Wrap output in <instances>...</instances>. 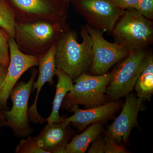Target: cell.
<instances>
[{
	"mask_svg": "<svg viewBox=\"0 0 153 153\" xmlns=\"http://www.w3.org/2000/svg\"><path fill=\"white\" fill-rule=\"evenodd\" d=\"M10 63L2 87L0 90V106H7L8 99L22 74L34 66H38L40 57L25 54L19 49L13 37L9 39Z\"/></svg>",
	"mask_w": 153,
	"mask_h": 153,
	"instance_id": "obj_10",
	"label": "cell"
},
{
	"mask_svg": "<svg viewBox=\"0 0 153 153\" xmlns=\"http://www.w3.org/2000/svg\"><path fill=\"white\" fill-rule=\"evenodd\" d=\"M115 4L123 10L128 9H136L139 0H111Z\"/></svg>",
	"mask_w": 153,
	"mask_h": 153,
	"instance_id": "obj_24",
	"label": "cell"
},
{
	"mask_svg": "<svg viewBox=\"0 0 153 153\" xmlns=\"http://www.w3.org/2000/svg\"><path fill=\"white\" fill-rule=\"evenodd\" d=\"M69 29L66 22L41 21L17 23L13 38L23 53L41 57L57 44Z\"/></svg>",
	"mask_w": 153,
	"mask_h": 153,
	"instance_id": "obj_2",
	"label": "cell"
},
{
	"mask_svg": "<svg viewBox=\"0 0 153 153\" xmlns=\"http://www.w3.org/2000/svg\"><path fill=\"white\" fill-rule=\"evenodd\" d=\"M80 35L81 43L77 41L76 32L69 29L56 45V68L63 70L72 80L89 71L92 62V44L85 25L81 26Z\"/></svg>",
	"mask_w": 153,
	"mask_h": 153,
	"instance_id": "obj_1",
	"label": "cell"
},
{
	"mask_svg": "<svg viewBox=\"0 0 153 153\" xmlns=\"http://www.w3.org/2000/svg\"><path fill=\"white\" fill-rule=\"evenodd\" d=\"M104 153H127L128 151L123 145L118 144L111 137L105 135L104 137Z\"/></svg>",
	"mask_w": 153,
	"mask_h": 153,
	"instance_id": "obj_21",
	"label": "cell"
},
{
	"mask_svg": "<svg viewBox=\"0 0 153 153\" xmlns=\"http://www.w3.org/2000/svg\"><path fill=\"white\" fill-rule=\"evenodd\" d=\"M15 152L18 153H48L41 149L37 144L36 137H28L22 140L17 146Z\"/></svg>",
	"mask_w": 153,
	"mask_h": 153,
	"instance_id": "obj_19",
	"label": "cell"
},
{
	"mask_svg": "<svg viewBox=\"0 0 153 153\" xmlns=\"http://www.w3.org/2000/svg\"><path fill=\"white\" fill-rule=\"evenodd\" d=\"M152 52L147 48L131 50L111 72L106 94L113 101L132 91L137 79L145 68Z\"/></svg>",
	"mask_w": 153,
	"mask_h": 153,
	"instance_id": "obj_3",
	"label": "cell"
},
{
	"mask_svg": "<svg viewBox=\"0 0 153 153\" xmlns=\"http://www.w3.org/2000/svg\"><path fill=\"white\" fill-rule=\"evenodd\" d=\"M85 26L92 44V62L89 71L92 75L106 74L115 64L126 57L131 51L115 42L106 41L102 30L94 29L87 24Z\"/></svg>",
	"mask_w": 153,
	"mask_h": 153,
	"instance_id": "obj_6",
	"label": "cell"
},
{
	"mask_svg": "<svg viewBox=\"0 0 153 153\" xmlns=\"http://www.w3.org/2000/svg\"><path fill=\"white\" fill-rule=\"evenodd\" d=\"M102 131L100 122L89 125L84 131L76 135L68 143L64 153H85L91 143L100 136Z\"/></svg>",
	"mask_w": 153,
	"mask_h": 153,
	"instance_id": "obj_16",
	"label": "cell"
},
{
	"mask_svg": "<svg viewBox=\"0 0 153 153\" xmlns=\"http://www.w3.org/2000/svg\"><path fill=\"white\" fill-rule=\"evenodd\" d=\"M16 23L41 21L66 22L68 15L66 7L51 0H10Z\"/></svg>",
	"mask_w": 153,
	"mask_h": 153,
	"instance_id": "obj_8",
	"label": "cell"
},
{
	"mask_svg": "<svg viewBox=\"0 0 153 153\" xmlns=\"http://www.w3.org/2000/svg\"><path fill=\"white\" fill-rule=\"evenodd\" d=\"M111 33L115 43L128 50L147 48L153 42V23L135 9L125 10Z\"/></svg>",
	"mask_w": 153,
	"mask_h": 153,
	"instance_id": "obj_4",
	"label": "cell"
},
{
	"mask_svg": "<svg viewBox=\"0 0 153 153\" xmlns=\"http://www.w3.org/2000/svg\"><path fill=\"white\" fill-rule=\"evenodd\" d=\"M137 96L143 101H150L153 94V56L151 54L137 79L134 87Z\"/></svg>",
	"mask_w": 153,
	"mask_h": 153,
	"instance_id": "obj_17",
	"label": "cell"
},
{
	"mask_svg": "<svg viewBox=\"0 0 153 153\" xmlns=\"http://www.w3.org/2000/svg\"><path fill=\"white\" fill-rule=\"evenodd\" d=\"M88 153H104V137L99 136L91 144L87 150Z\"/></svg>",
	"mask_w": 153,
	"mask_h": 153,
	"instance_id": "obj_23",
	"label": "cell"
},
{
	"mask_svg": "<svg viewBox=\"0 0 153 153\" xmlns=\"http://www.w3.org/2000/svg\"><path fill=\"white\" fill-rule=\"evenodd\" d=\"M8 34L4 30L0 29V64L8 66L10 63Z\"/></svg>",
	"mask_w": 153,
	"mask_h": 153,
	"instance_id": "obj_20",
	"label": "cell"
},
{
	"mask_svg": "<svg viewBox=\"0 0 153 153\" xmlns=\"http://www.w3.org/2000/svg\"><path fill=\"white\" fill-rule=\"evenodd\" d=\"M0 120L2 121L4 120V116H3V114L1 112H0Z\"/></svg>",
	"mask_w": 153,
	"mask_h": 153,
	"instance_id": "obj_26",
	"label": "cell"
},
{
	"mask_svg": "<svg viewBox=\"0 0 153 153\" xmlns=\"http://www.w3.org/2000/svg\"><path fill=\"white\" fill-rule=\"evenodd\" d=\"M8 66L0 64V90L2 87L6 74L7 72Z\"/></svg>",
	"mask_w": 153,
	"mask_h": 153,
	"instance_id": "obj_25",
	"label": "cell"
},
{
	"mask_svg": "<svg viewBox=\"0 0 153 153\" xmlns=\"http://www.w3.org/2000/svg\"><path fill=\"white\" fill-rule=\"evenodd\" d=\"M69 125L63 121L47 125L36 137L38 146L48 153H64L70 137Z\"/></svg>",
	"mask_w": 153,
	"mask_h": 153,
	"instance_id": "obj_13",
	"label": "cell"
},
{
	"mask_svg": "<svg viewBox=\"0 0 153 153\" xmlns=\"http://www.w3.org/2000/svg\"><path fill=\"white\" fill-rule=\"evenodd\" d=\"M126 97L121 112L108 127L105 135L120 145L128 142L132 130L138 125V116L143 108V100L134 93Z\"/></svg>",
	"mask_w": 153,
	"mask_h": 153,
	"instance_id": "obj_11",
	"label": "cell"
},
{
	"mask_svg": "<svg viewBox=\"0 0 153 153\" xmlns=\"http://www.w3.org/2000/svg\"><path fill=\"white\" fill-rule=\"evenodd\" d=\"M120 107L117 101H112L99 106L87 109H81L78 105H74L70 108L73 114L63 118V121L71 124L81 131L91 124L108 120L116 113Z\"/></svg>",
	"mask_w": 153,
	"mask_h": 153,
	"instance_id": "obj_12",
	"label": "cell"
},
{
	"mask_svg": "<svg viewBox=\"0 0 153 153\" xmlns=\"http://www.w3.org/2000/svg\"><path fill=\"white\" fill-rule=\"evenodd\" d=\"M74 4L88 25L103 32H112L125 11L111 0H75Z\"/></svg>",
	"mask_w": 153,
	"mask_h": 153,
	"instance_id": "obj_9",
	"label": "cell"
},
{
	"mask_svg": "<svg viewBox=\"0 0 153 153\" xmlns=\"http://www.w3.org/2000/svg\"><path fill=\"white\" fill-rule=\"evenodd\" d=\"M135 10L145 18L153 19V0H139Z\"/></svg>",
	"mask_w": 153,
	"mask_h": 153,
	"instance_id": "obj_22",
	"label": "cell"
},
{
	"mask_svg": "<svg viewBox=\"0 0 153 153\" xmlns=\"http://www.w3.org/2000/svg\"><path fill=\"white\" fill-rule=\"evenodd\" d=\"M39 76L37 81L34 82L32 90L37 89L35 100L33 105L28 109V117L33 122L44 123L46 119L41 116L37 109V102L39 93L41 88L46 82L50 85L54 83L53 77L55 75L56 67L54 57L49 55H45L40 58L39 64Z\"/></svg>",
	"mask_w": 153,
	"mask_h": 153,
	"instance_id": "obj_14",
	"label": "cell"
},
{
	"mask_svg": "<svg viewBox=\"0 0 153 153\" xmlns=\"http://www.w3.org/2000/svg\"><path fill=\"white\" fill-rule=\"evenodd\" d=\"M16 24L13 10L4 1L0 0V27L4 30L10 37H14Z\"/></svg>",
	"mask_w": 153,
	"mask_h": 153,
	"instance_id": "obj_18",
	"label": "cell"
},
{
	"mask_svg": "<svg viewBox=\"0 0 153 153\" xmlns=\"http://www.w3.org/2000/svg\"><path fill=\"white\" fill-rule=\"evenodd\" d=\"M55 75L57 76L58 81L53 101L52 112L46 120L48 124L60 123L62 122L63 118L61 117L59 114L60 108L66 94L73 89L74 85L73 80L63 70L56 68Z\"/></svg>",
	"mask_w": 153,
	"mask_h": 153,
	"instance_id": "obj_15",
	"label": "cell"
},
{
	"mask_svg": "<svg viewBox=\"0 0 153 153\" xmlns=\"http://www.w3.org/2000/svg\"><path fill=\"white\" fill-rule=\"evenodd\" d=\"M37 73V70L34 69L29 81L19 82L14 86L10 94L13 107L10 111H2L3 125L10 127L18 135L26 136L32 131L28 120V105Z\"/></svg>",
	"mask_w": 153,
	"mask_h": 153,
	"instance_id": "obj_7",
	"label": "cell"
},
{
	"mask_svg": "<svg viewBox=\"0 0 153 153\" xmlns=\"http://www.w3.org/2000/svg\"><path fill=\"white\" fill-rule=\"evenodd\" d=\"M111 76V72L100 75L87 73L81 74L74 79L75 84L63 100V107L70 109L80 105L91 108L104 104Z\"/></svg>",
	"mask_w": 153,
	"mask_h": 153,
	"instance_id": "obj_5",
	"label": "cell"
}]
</instances>
